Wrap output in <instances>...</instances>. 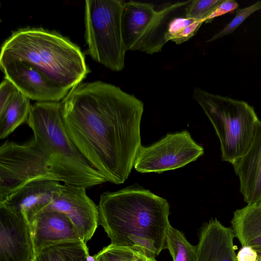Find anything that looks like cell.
<instances>
[{
	"label": "cell",
	"instance_id": "cell-1",
	"mask_svg": "<svg viewBox=\"0 0 261 261\" xmlns=\"http://www.w3.org/2000/svg\"><path fill=\"white\" fill-rule=\"evenodd\" d=\"M61 103L65 129L79 151L107 181L123 184L142 146L143 102L98 81L76 85Z\"/></svg>",
	"mask_w": 261,
	"mask_h": 261
},
{
	"label": "cell",
	"instance_id": "cell-2",
	"mask_svg": "<svg viewBox=\"0 0 261 261\" xmlns=\"http://www.w3.org/2000/svg\"><path fill=\"white\" fill-rule=\"evenodd\" d=\"M98 207L99 224L111 244L129 246L128 238L133 235L152 239L160 253L166 249L170 225L166 199L141 187L130 186L103 193Z\"/></svg>",
	"mask_w": 261,
	"mask_h": 261
},
{
	"label": "cell",
	"instance_id": "cell-3",
	"mask_svg": "<svg viewBox=\"0 0 261 261\" xmlns=\"http://www.w3.org/2000/svg\"><path fill=\"white\" fill-rule=\"evenodd\" d=\"M28 63L58 86L70 91L90 72L81 48L59 33L42 28L13 31L1 47L0 65Z\"/></svg>",
	"mask_w": 261,
	"mask_h": 261
},
{
	"label": "cell",
	"instance_id": "cell-4",
	"mask_svg": "<svg viewBox=\"0 0 261 261\" xmlns=\"http://www.w3.org/2000/svg\"><path fill=\"white\" fill-rule=\"evenodd\" d=\"M56 180L86 189L107 182L79 151L65 128L60 101L31 105L27 121Z\"/></svg>",
	"mask_w": 261,
	"mask_h": 261
},
{
	"label": "cell",
	"instance_id": "cell-5",
	"mask_svg": "<svg viewBox=\"0 0 261 261\" xmlns=\"http://www.w3.org/2000/svg\"><path fill=\"white\" fill-rule=\"evenodd\" d=\"M193 98L215 130L222 161L232 164L247 150L260 120L246 101L208 92L195 87Z\"/></svg>",
	"mask_w": 261,
	"mask_h": 261
},
{
	"label": "cell",
	"instance_id": "cell-6",
	"mask_svg": "<svg viewBox=\"0 0 261 261\" xmlns=\"http://www.w3.org/2000/svg\"><path fill=\"white\" fill-rule=\"evenodd\" d=\"M124 1L86 0L85 39L88 54L95 61L114 71L125 66L126 49L122 31Z\"/></svg>",
	"mask_w": 261,
	"mask_h": 261
},
{
	"label": "cell",
	"instance_id": "cell-7",
	"mask_svg": "<svg viewBox=\"0 0 261 261\" xmlns=\"http://www.w3.org/2000/svg\"><path fill=\"white\" fill-rule=\"evenodd\" d=\"M190 2H177L156 10L150 3L124 1L121 22L126 50L150 55L161 51L166 43L165 35L172 15Z\"/></svg>",
	"mask_w": 261,
	"mask_h": 261
},
{
	"label": "cell",
	"instance_id": "cell-8",
	"mask_svg": "<svg viewBox=\"0 0 261 261\" xmlns=\"http://www.w3.org/2000/svg\"><path fill=\"white\" fill-rule=\"evenodd\" d=\"M56 180L48 161L33 139L22 144L6 141L0 147V202L35 180Z\"/></svg>",
	"mask_w": 261,
	"mask_h": 261
},
{
	"label": "cell",
	"instance_id": "cell-9",
	"mask_svg": "<svg viewBox=\"0 0 261 261\" xmlns=\"http://www.w3.org/2000/svg\"><path fill=\"white\" fill-rule=\"evenodd\" d=\"M203 154L204 148L184 130L168 134L150 146H141L134 167L141 173H160L183 167Z\"/></svg>",
	"mask_w": 261,
	"mask_h": 261
},
{
	"label": "cell",
	"instance_id": "cell-10",
	"mask_svg": "<svg viewBox=\"0 0 261 261\" xmlns=\"http://www.w3.org/2000/svg\"><path fill=\"white\" fill-rule=\"evenodd\" d=\"M86 189L63 184L62 189L46 207L64 213L74 225L85 243L93 237L99 224L98 207L87 195Z\"/></svg>",
	"mask_w": 261,
	"mask_h": 261
},
{
	"label": "cell",
	"instance_id": "cell-11",
	"mask_svg": "<svg viewBox=\"0 0 261 261\" xmlns=\"http://www.w3.org/2000/svg\"><path fill=\"white\" fill-rule=\"evenodd\" d=\"M35 255L30 222L0 205V261H34Z\"/></svg>",
	"mask_w": 261,
	"mask_h": 261
},
{
	"label": "cell",
	"instance_id": "cell-12",
	"mask_svg": "<svg viewBox=\"0 0 261 261\" xmlns=\"http://www.w3.org/2000/svg\"><path fill=\"white\" fill-rule=\"evenodd\" d=\"M0 67L5 79L30 99L37 102L60 101L69 91L55 84L28 63L14 61L0 65Z\"/></svg>",
	"mask_w": 261,
	"mask_h": 261
},
{
	"label": "cell",
	"instance_id": "cell-13",
	"mask_svg": "<svg viewBox=\"0 0 261 261\" xmlns=\"http://www.w3.org/2000/svg\"><path fill=\"white\" fill-rule=\"evenodd\" d=\"M63 184L52 179L31 181L0 202L11 210L21 213L30 222L40 211L49 206L61 191Z\"/></svg>",
	"mask_w": 261,
	"mask_h": 261
},
{
	"label": "cell",
	"instance_id": "cell-14",
	"mask_svg": "<svg viewBox=\"0 0 261 261\" xmlns=\"http://www.w3.org/2000/svg\"><path fill=\"white\" fill-rule=\"evenodd\" d=\"M30 223L36 254L55 244L82 241L69 218L59 211L45 208Z\"/></svg>",
	"mask_w": 261,
	"mask_h": 261
},
{
	"label": "cell",
	"instance_id": "cell-15",
	"mask_svg": "<svg viewBox=\"0 0 261 261\" xmlns=\"http://www.w3.org/2000/svg\"><path fill=\"white\" fill-rule=\"evenodd\" d=\"M240 192L248 205L261 203V121L246 152L232 164Z\"/></svg>",
	"mask_w": 261,
	"mask_h": 261
},
{
	"label": "cell",
	"instance_id": "cell-16",
	"mask_svg": "<svg viewBox=\"0 0 261 261\" xmlns=\"http://www.w3.org/2000/svg\"><path fill=\"white\" fill-rule=\"evenodd\" d=\"M232 228L211 219L202 226L196 246L197 261H237Z\"/></svg>",
	"mask_w": 261,
	"mask_h": 261
},
{
	"label": "cell",
	"instance_id": "cell-17",
	"mask_svg": "<svg viewBox=\"0 0 261 261\" xmlns=\"http://www.w3.org/2000/svg\"><path fill=\"white\" fill-rule=\"evenodd\" d=\"M231 224L242 247L261 250V203L236 210Z\"/></svg>",
	"mask_w": 261,
	"mask_h": 261
},
{
	"label": "cell",
	"instance_id": "cell-18",
	"mask_svg": "<svg viewBox=\"0 0 261 261\" xmlns=\"http://www.w3.org/2000/svg\"><path fill=\"white\" fill-rule=\"evenodd\" d=\"M30 100L18 91L0 112L1 140L8 137L21 124L27 122L31 107Z\"/></svg>",
	"mask_w": 261,
	"mask_h": 261
},
{
	"label": "cell",
	"instance_id": "cell-19",
	"mask_svg": "<svg viewBox=\"0 0 261 261\" xmlns=\"http://www.w3.org/2000/svg\"><path fill=\"white\" fill-rule=\"evenodd\" d=\"M89 249L82 241L66 242L43 248L34 261H86Z\"/></svg>",
	"mask_w": 261,
	"mask_h": 261
},
{
	"label": "cell",
	"instance_id": "cell-20",
	"mask_svg": "<svg viewBox=\"0 0 261 261\" xmlns=\"http://www.w3.org/2000/svg\"><path fill=\"white\" fill-rule=\"evenodd\" d=\"M203 21L184 17H172L167 25L165 39L179 45L189 40L197 33Z\"/></svg>",
	"mask_w": 261,
	"mask_h": 261
},
{
	"label": "cell",
	"instance_id": "cell-21",
	"mask_svg": "<svg viewBox=\"0 0 261 261\" xmlns=\"http://www.w3.org/2000/svg\"><path fill=\"white\" fill-rule=\"evenodd\" d=\"M166 241V249L169 251L173 261H197L196 246L190 243L182 232L171 225Z\"/></svg>",
	"mask_w": 261,
	"mask_h": 261
},
{
	"label": "cell",
	"instance_id": "cell-22",
	"mask_svg": "<svg viewBox=\"0 0 261 261\" xmlns=\"http://www.w3.org/2000/svg\"><path fill=\"white\" fill-rule=\"evenodd\" d=\"M96 261H146L148 257L136 246H120L110 244L95 254Z\"/></svg>",
	"mask_w": 261,
	"mask_h": 261
},
{
	"label": "cell",
	"instance_id": "cell-23",
	"mask_svg": "<svg viewBox=\"0 0 261 261\" xmlns=\"http://www.w3.org/2000/svg\"><path fill=\"white\" fill-rule=\"evenodd\" d=\"M224 0H193L185 8V16L204 22L205 19Z\"/></svg>",
	"mask_w": 261,
	"mask_h": 261
},
{
	"label": "cell",
	"instance_id": "cell-24",
	"mask_svg": "<svg viewBox=\"0 0 261 261\" xmlns=\"http://www.w3.org/2000/svg\"><path fill=\"white\" fill-rule=\"evenodd\" d=\"M261 9V2L258 1L250 6L237 9L236 15L232 20L218 33L206 41L212 42L226 35L232 33L251 14Z\"/></svg>",
	"mask_w": 261,
	"mask_h": 261
},
{
	"label": "cell",
	"instance_id": "cell-25",
	"mask_svg": "<svg viewBox=\"0 0 261 261\" xmlns=\"http://www.w3.org/2000/svg\"><path fill=\"white\" fill-rule=\"evenodd\" d=\"M18 91L8 80L5 79L0 85V112H2L15 94Z\"/></svg>",
	"mask_w": 261,
	"mask_h": 261
},
{
	"label": "cell",
	"instance_id": "cell-26",
	"mask_svg": "<svg viewBox=\"0 0 261 261\" xmlns=\"http://www.w3.org/2000/svg\"><path fill=\"white\" fill-rule=\"evenodd\" d=\"M239 6L238 3L234 0H224L205 19L204 22L210 23L215 17L237 9Z\"/></svg>",
	"mask_w": 261,
	"mask_h": 261
},
{
	"label": "cell",
	"instance_id": "cell-27",
	"mask_svg": "<svg viewBox=\"0 0 261 261\" xmlns=\"http://www.w3.org/2000/svg\"><path fill=\"white\" fill-rule=\"evenodd\" d=\"M257 254L255 250L250 246H244L237 254V261H257Z\"/></svg>",
	"mask_w": 261,
	"mask_h": 261
},
{
	"label": "cell",
	"instance_id": "cell-28",
	"mask_svg": "<svg viewBox=\"0 0 261 261\" xmlns=\"http://www.w3.org/2000/svg\"><path fill=\"white\" fill-rule=\"evenodd\" d=\"M86 261H96L95 255L88 254L86 257Z\"/></svg>",
	"mask_w": 261,
	"mask_h": 261
},
{
	"label": "cell",
	"instance_id": "cell-29",
	"mask_svg": "<svg viewBox=\"0 0 261 261\" xmlns=\"http://www.w3.org/2000/svg\"><path fill=\"white\" fill-rule=\"evenodd\" d=\"M257 254V260L261 261V250H256Z\"/></svg>",
	"mask_w": 261,
	"mask_h": 261
},
{
	"label": "cell",
	"instance_id": "cell-30",
	"mask_svg": "<svg viewBox=\"0 0 261 261\" xmlns=\"http://www.w3.org/2000/svg\"><path fill=\"white\" fill-rule=\"evenodd\" d=\"M146 261H157L155 258H149Z\"/></svg>",
	"mask_w": 261,
	"mask_h": 261
},
{
	"label": "cell",
	"instance_id": "cell-31",
	"mask_svg": "<svg viewBox=\"0 0 261 261\" xmlns=\"http://www.w3.org/2000/svg\"></svg>",
	"mask_w": 261,
	"mask_h": 261
}]
</instances>
